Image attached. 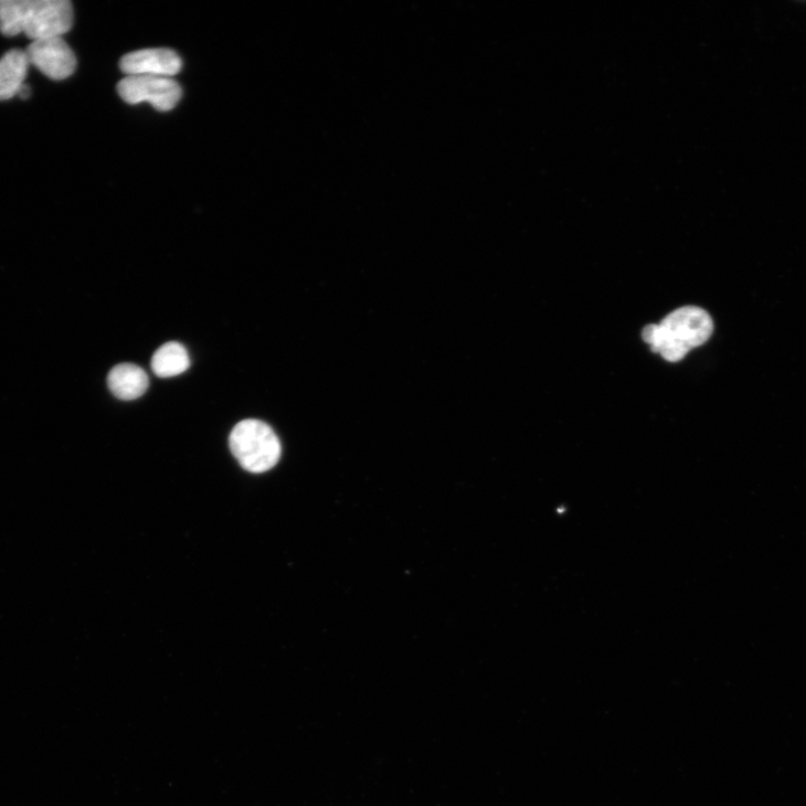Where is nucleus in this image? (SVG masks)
I'll list each match as a JSON object with an SVG mask.
<instances>
[{
	"mask_svg": "<svg viewBox=\"0 0 806 806\" xmlns=\"http://www.w3.org/2000/svg\"><path fill=\"white\" fill-rule=\"evenodd\" d=\"M229 444L238 464L255 474L275 467L282 455V445L275 432L256 420L238 423L231 432Z\"/></svg>",
	"mask_w": 806,
	"mask_h": 806,
	"instance_id": "7ed1b4c3",
	"label": "nucleus"
},
{
	"mask_svg": "<svg viewBox=\"0 0 806 806\" xmlns=\"http://www.w3.org/2000/svg\"><path fill=\"white\" fill-rule=\"evenodd\" d=\"M68 0H0V33L33 41L62 38L73 26Z\"/></svg>",
	"mask_w": 806,
	"mask_h": 806,
	"instance_id": "f257e3e1",
	"label": "nucleus"
},
{
	"mask_svg": "<svg viewBox=\"0 0 806 806\" xmlns=\"http://www.w3.org/2000/svg\"><path fill=\"white\" fill-rule=\"evenodd\" d=\"M117 91L125 103H148L161 113L174 109L182 98L180 85L170 77L126 76L120 81Z\"/></svg>",
	"mask_w": 806,
	"mask_h": 806,
	"instance_id": "20e7f679",
	"label": "nucleus"
},
{
	"mask_svg": "<svg viewBox=\"0 0 806 806\" xmlns=\"http://www.w3.org/2000/svg\"><path fill=\"white\" fill-rule=\"evenodd\" d=\"M30 65L28 54L22 50H12L0 59V102L19 95L25 85Z\"/></svg>",
	"mask_w": 806,
	"mask_h": 806,
	"instance_id": "0eeeda50",
	"label": "nucleus"
},
{
	"mask_svg": "<svg viewBox=\"0 0 806 806\" xmlns=\"http://www.w3.org/2000/svg\"><path fill=\"white\" fill-rule=\"evenodd\" d=\"M126 76L170 77L182 70L180 55L170 49H147L126 54L120 61Z\"/></svg>",
	"mask_w": 806,
	"mask_h": 806,
	"instance_id": "423d86ee",
	"label": "nucleus"
},
{
	"mask_svg": "<svg viewBox=\"0 0 806 806\" xmlns=\"http://www.w3.org/2000/svg\"><path fill=\"white\" fill-rule=\"evenodd\" d=\"M25 52L30 64L51 79H65L76 70V57L63 38L33 41Z\"/></svg>",
	"mask_w": 806,
	"mask_h": 806,
	"instance_id": "39448f33",
	"label": "nucleus"
},
{
	"mask_svg": "<svg viewBox=\"0 0 806 806\" xmlns=\"http://www.w3.org/2000/svg\"><path fill=\"white\" fill-rule=\"evenodd\" d=\"M147 373L138 365L124 363L116 365L108 375L110 391L120 400L140 397L148 389Z\"/></svg>",
	"mask_w": 806,
	"mask_h": 806,
	"instance_id": "6e6552de",
	"label": "nucleus"
},
{
	"mask_svg": "<svg viewBox=\"0 0 806 806\" xmlns=\"http://www.w3.org/2000/svg\"><path fill=\"white\" fill-rule=\"evenodd\" d=\"M713 332V321L702 308L681 307L669 314L660 325H650L641 332L653 352L669 362H679L693 349L704 344Z\"/></svg>",
	"mask_w": 806,
	"mask_h": 806,
	"instance_id": "f03ea898",
	"label": "nucleus"
},
{
	"mask_svg": "<svg viewBox=\"0 0 806 806\" xmlns=\"http://www.w3.org/2000/svg\"><path fill=\"white\" fill-rule=\"evenodd\" d=\"M189 368V353L178 342H170L159 348L151 359V369L159 378L177 377L184 373Z\"/></svg>",
	"mask_w": 806,
	"mask_h": 806,
	"instance_id": "1a4fd4ad",
	"label": "nucleus"
},
{
	"mask_svg": "<svg viewBox=\"0 0 806 806\" xmlns=\"http://www.w3.org/2000/svg\"><path fill=\"white\" fill-rule=\"evenodd\" d=\"M31 95H32V89L29 85L25 84L20 89L18 97H20L22 100H28V99H30Z\"/></svg>",
	"mask_w": 806,
	"mask_h": 806,
	"instance_id": "9d476101",
	"label": "nucleus"
}]
</instances>
